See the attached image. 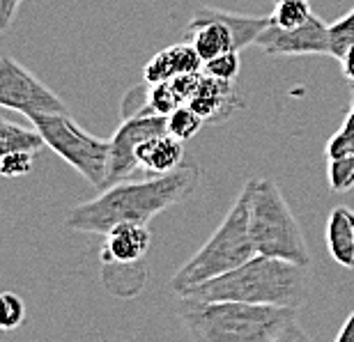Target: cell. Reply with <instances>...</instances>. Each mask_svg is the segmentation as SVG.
I'll return each instance as SVG.
<instances>
[{
	"label": "cell",
	"instance_id": "obj_1",
	"mask_svg": "<svg viewBox=\"0 0 354 342\" xmlns=\"http://www.w3.org/2000/svg\"><path fill=\"white\" fill-rule=\"evenodd\" d=\"M201 184V168L182 163L166 175H152L143 182H118L99 191L97 198L72 207L65 225L74 232L106 234L120 223H150L157 213L187 200Z\"/></svg>",
	"mask_w": 354,
	"mask_h": 342
},
{
	"label": "cell",
	"instance_id": "obj_2",
	"mask_svg": "<svg viewBox=\"0 0 354 342\" xmlns=\"http://www.w3.org/2000/svg\"><path fill=\"white\" fill-rule=\"evenodd\" d=\"M177 315L198 342H304L299 308L242 301H201L180 294Z\"/></svg>",
	"mask_w": 354,
	"mask_h": 342
},
{
	"label": "cell",
	"instance_id": "obj_3",
	"mask_svg": "<svg viewBox=\"0 0 354 342\" xmlns=\"http://www.w3.org/2000/svg\"><path fill=\"white\" fill-rule=\"evenodd\" d=\"M306 269L308 267L297 262L258 253L242 267L205 281L182 294L201 301H242L299 308L308 296Z\"/></svg>",
	"mask_w": 354,
	"mask_h": 342
},
{
	"label": "cell",
	"instance_id": "obj_4",
	"mask_svg": "<svg viewBox=\"0 0 354 342\" xmlns=\"http://www.w3.org/2000/svg\"><path fill=\"white\" fill-rule=\"evenodd\" d=\"M249 202L251 184L246 182L244 189L239 191L235 205L230 207L221 225L207 239V244L191 255L187 265L173 276L171 287L177 294H182V292L196 287V285L205 281H212L216 276L228 274L232 269L242 267L244 262H249L253 255H258L249 225Z\"/></svg>",
	"mask_w": 354,
	"mask_h": 342
},
{
	"label": "cell",
	"instance_id": "obj_5",
	"mask_svg": "<svg viewBox=\"0 0 354 342\" xmlns=\"http://www.w3.org/2000/svg\"><path fill=\"white\" fill-rule=\"evenodd\" d=\"M249 184V225L256 251L269 258H281L308 267L310 255L304 230L276 182L267 177H253Z\"/></svg>",
	"mask_w": 354,
	"mask_h": 342
},
{
	"label": "cell",
	"instance_id": "obj_6",
	"mask_svg": "<svg viewBox=\"0 0 354 342\" xmlns=\"http://www.w3.org/2000/svg\"><path fill=\"white\" fill-rule=\"evenodd\" d=\"M46 147H51L60 159L76 168L81 177H86L95 189H106V173H109V152L111 140L97 138L81 129L79 122L69 113H35L28 117Z\"/></svg>",
	"mask_w": 354,
	"mask_h": 342
},
{
	"label": "cell",
	"instance_id": "obj_7",
	"mask_svg": "<svg viewBox=\"0 0 354 342\" xmlns=\"http://www.w3.org/2000/svg\"><path fill=\"white\" fill-rule=\"evenodd\" d=\"M0 108L30 117L35 113H65V102L10 55H0Z\"/></svg>",
	"mask_w": 354,
	"mask_h": 342
},
{
	"label": "cell",
	"instance_id": "obj_8",
	"mask_svg": "<svg viewBox=\"0 0 354 342\" xmlns=\"http://www.w3.org/2000/svg\"><path fill=\"white\" fill-rule=\"evenodd\" d=\"M168 131V115H159L152 111H138L133 115H124L118 131L109 138V173H106V187L124 182L133 170H138L136 147L147 138Z\"/></svg>",
	"mask_w": 354,
	"mask_h": 342
},
{
	"label": "cell",
	"instance_id": "obj_9",
	"mask_svg": "<svg viewBox=\"0 0 354 342\" xmlns=\"http://www.w3.org/2000/svg\"><path fill=\"white\" fill-rule=\"evenodd\" d=\"M256 44L269 55H329V26L315 14L297 28L269 23Z\"/></svg>",
	"mask_w": 354,
	"mask_h": 342
},
{
	"label": "cell",
	"instance_id": "obj_10",
	"mask_svg": "<svg viewBox=\"0 0 354 342\" xmlns=\"http://www.w3.org/2000/svg\"><path fill=\"white\" fill-rule=\"evenodd\" d=\"M327 156V177L329 187L336 193L354 189V83H352V104L345 115L341 129L329 138L324 147Z\"/></svg>",
	"mask_w": 354,
	"mask_h": 342
},
{
	"label": "cell",
	"instance_id": "obj_11",
	"mask_svg": "<svg viewBox=\"0 0 354 342\" xmlns=\"http://www.w3.org/2000/svg\"><path fill=\"white\" fill-rule=\"evenodd\" d=\"M106 241L102 246V262L106 267H133L145 260L152 244V234L145 223H120L104 234Z\"/></svg>",
	"mask_w": 354,
	"mask_h": 342
},
{
	"label": "cell",
	"instance_id": "obj_12",
	"mask_svg": "<svg viewBox=\"0 0 354 342\" xmlns=\"http://www.w3.org/2000/svg\"><path fill=\"white\" fill-rule=\"evenodd\" d=\"M189 106L201 115L205 122H221L230 117L239 108V97L235 92V83L221 81V78L207 76L203 71L201 88L189 102Z\"/></svg>",
	"mask_w": 354,
	"mask_h": 342
},
{
	"label": "cell",
	"instance_id": "obj_13",
	"mask_svg": "<svg viewBox=\"0 0 354 342\" xmlns=\"http://www.w3.org/2000/svg\"><path fill=\"white\" fill-rule=\"evenodd\" d=\"M138 168L147 175H166L173 173L184 163V140L175 138L173 133H159L147 138L136 147Z\"/></svg>",
	"mask_w": 354,
	"mask_h": 342
},
{
	"label": "cell",
	"instance_id": "obj_14",
	"mask_svg": "<svg viewBox=\"0 0 354 342\" xmlns=\"http://www.w3.org/2000/svg\"><path fill=\"white\" fill-rule=\"evenodd\" d=\"M203 58L198 55L194 44H173L159 51L154 58L147 62L143 69V81L147 85L171 81V78L180 74H189V71H201Z\"/></svg>",
	"mask_w": 354,
	"mask_h": 342
},
{
	"label": "cell",
	"instance_id": "obj_15",
	"mask_svg": "<svg viewBox=\"0 0 354 342\" xmlns=\"http://www.w3.org/2000/svg\"><path fill=\"white\" fill-rule=\"evenodd\" d=\"M327 246L329 253L343 269H354V209L334 207L327 218Z\"/></svg>",
	"mask_w": 354,
	"mask_h": 342
},
{
	"label": "cell",
	"instance_id": "obj_16",
	"mask_svg": "<svg viewBox=\"0 0 354 342\" xmlns=\"http://www.w3.org/2000/svg\"><path fill=\"white\" fill-rule=\"evenodd\" d=\"M46 142L39 136V131L24 129L19 124H12L7 120L0 117V159L10 152H19V149H30V152H39Z\"/></svg>",
	"mask_w": 354,
	"mask_h": 342
},
{
	"label": "cell",
	"instance_id": "obj_17",
	"mask_svg": "<svg viewBox=\"0 0 354 342\" xmlns=\"http://www.w3.org/2000/svg\"><path fill=\"white\" fill-rule=\"evenodd\" d=\"M313 17L308 0H276L274 12L269 14V23L276 28H297Z\"/></svg>",
	"mask_w": 354,
	"mask_h": 342
},
{
	"label": "cell",
	"instance_id": "obj_18",
	"mask_svg": "<svg viewBox=\"0 0 354 342\" xmlns=\"http://www.w3.org/2000/svg\"><path fill=\"white\" fill-rule=\"evenodd\" d=\"M354 46V10L329 26V55L341 60Z\"/></svg>",
	"mask_w": 354,
	"mask_h": 342
},
{
	"label": "cell",
	"instance_id": "obj_19",
	"mask_svg": "<svg viewBox=\"0 0 354 342\" xmlns=\"http://www.w3.org/2000/svg\"><path fill=\"white\" fill-rule=\"evenodd\" d=\"M203 124H205V120L198 115L189 104L177 106L171 115H168V133H173V136L180 140L194 138L196 133L201 131Z\"/></svg>",
	"mask_w": 354,
	"mask_h": 342
},
{
	"label": "cell",
	"instance_id": "obj_20",
	"mask_svg": "<svg viewBox=\"0 0 354 342\" xmlns=\"http://www.w3.org/2000/svg\"><path fill=\"white\" fill-rule=\"evenodd\" d=\"M28 317L24 298L14 292H0V333L17 331Z\"/></svg>",
	"mask_w": 354,
	"mask_h": 342
},
{
	"label": "cell",
	"instance_id": "obj_21",
	"mask_svg": "<svg viewBox=\"0 0 354 342\" xmlns=\"http://www.w3.org/2000/svg\"><path fill=\"white\" fill-rule=\"evenodd\" d=\"M147 106H150L152 113H159V115H171V113L182 106L180 97L173 90L171 81H161V83H152L150 90H147Z\"/></svg>",
	"mask_w": 354,
	"mask_h": 342
},
{
	"label": "cell",
	"instance_id": "obj_22",
	"mask_svg": "<svg viewBox=\"0 0 354 342\" xmlns=\"http://www.w3.org/2000/svg\"><path fill=\"white\" fill-rule=\"evenodd\" d=\"M239 67H242L239 51L221 53V55H216V58L203 62V71L207 76L221 78V81H232V83H235V78L239 76Z\"/></svg>",
	"mask_w": 354,
	"mask_h": 342
},
{
	"label": "cell",
	"instance_id": "obj_23",
	"mask_svg": "<svg viewBox=\"0 0 354 342\" xmlns=\"http://www.w3.org/2000/svg\"><path fill=\"white\" fill-rule=\"evenodd\" d=\"M35 154L30 149H19V152H10L0 159V175L3 177H24L32 170Z\"/></svg>",
	"mask_w": 354,
	"mask_h": 342
},
{
	"label": "cell",
	"instance_id": "obj_24",
	"mask_svg": "<svg viewBox=\"0 0 354 342\" xmlns=\"http://www.w3.org/2000/svg\"><path fill=\"white\" fill-rule=\"evenodd\" d=\"M21 3H24V0H0V30H7V26L17 17V10Z\"/></svg>",
	"mask_w": 354,
	"mask_h": 342
},
{
	"label": "cell",
	"instance_id": "obj_25",
	"mask_svg": "<svg viewBox=\"0 0 354 342\" xmlns=\"http://www.w3.org/2000/svg\"><path fill=\"white\" fill-rule=\"evenodd\" d=\"M338 62H341V71H343V76L348 78L350 83H354V46H352L350 51L345 53L343 58L338 60Z\"/></svg>",
	"mask_w": 354,
	"mask_h": 342
},
{
	"label": "cell",
	"instance_id": "obj_26",
	"mask_svg": "<svg viewBox=\"0 0 354 342\" xmlns=\"http://www.w3.org/2000/svg\"><path fill=\"white\" fill-rule=\"evenodd\" d=\"M336 342H354V312L345 319V324L341 326V331L336 336Z\"/></svg>",
	"mask_w": 354,
	"mask_h": 342
},
{
	"label": "cell",
	"instance_id": "obj_27",
	"mask_svg": "<svg viewBox=\"0 0 354 342\" xmlns=\"http://www.w3.org/2000/svg\"><path fill=\"white\" fill-rule=\"evenodd\" d=\"M274 3H276V0H274Z\"/></svg>",
	"mask_w": 354,
	"mask_h": 342
}]
</instances>
